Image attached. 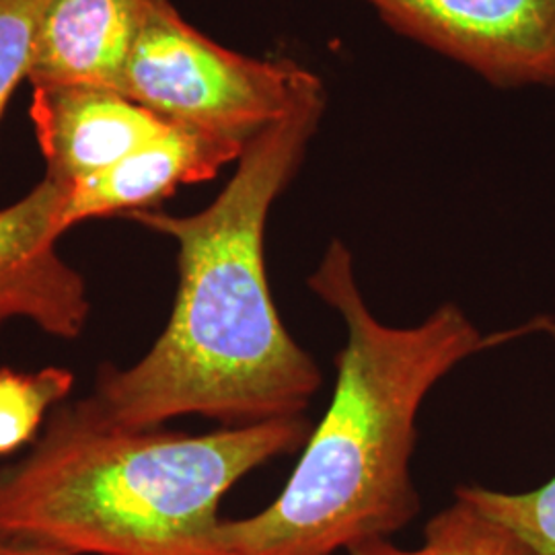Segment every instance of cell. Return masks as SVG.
I'll return each instance as SVG.
<instances>
[{"label":"cell","mask_w":555,"mask_h":555,"mask_svg":"<svg viewBox=\"0 0 555 555\" xmlns=\"http://www.w3.org/2000/svg\"><path fill=\"white\" fill-rule=\"evenodd\" d=\"M325 103L323 91L249 140L233 178L196 215H128L178 243V295L167 327L137 364L101 369L89 396L101 416L160 428L183 416L247 426L305 414L323 377L280 321L263 241Z\"/></svg>","instance_id":"6da1fadb"},{"label":"cell","mask_w":555,"mask_h":555,"mask_svg":"<svg viewBox=\"0 0 555 555\" xmlns=\"http://www.w3.org/2000/svg\"><path fill=\"white\" fill-rule=\"evenodd\" d=\"M309 288L346 325L336 393L280 496L258 515L220 522L224 555H334L401 531L420 513L410 476L420 405L459 362L490 348L453 302L414 327L378 321L337 238Z\"/></svg>","instance_id":"7a4b0ae2"},{"label":"cell","mask_w":555,"mask_h":555,"mask_svg":"<svg viewBox=\"0 0 555 555\" xmlns=\"http://www.w3.org/2000/svg\"><path fill=\"white\" fill-rule=\"evenodd\" d=\"M309 437L302 416L190 437L119 426L89 397L59 405L31 453L0 472V541L73 555H224L220 500Z\"/></svg>","instance_id":"3957f363"},{"label":"cell","mask_w":555,"mask_h":555,"mask_svg":"<svg viewBox=\"0 0 555 555\" xmlns=\"http://www.w3.org/2000/svg\"><path fill=\"white\" fill-rule=\"evenodd\" d=\"M118 91L169 124L247 144L325 89L297 62L243 56L151 0Z\"/></svg>","instance_id":"277c9868"},{"label":"cell","mask_w":555,"mask_h":555,"mask_svg":"<svg viewBox=\"0 0 555 555\" xmlns=\"http://www.w3.org/2000/svg\"><path fill=\"white\" fill-rule=\"evenodd\" d=\"M498 87H555V0H364Z\"/></svg>","instance_id":"5b68a950"},{"label":"cell","mask_w":555,"mask_h":555,"mask_svg":"<svg viewBox=\"0 0 555 555\" xmlns=\"http://www.w3.org/2000/svg\"><path fill=\"white\" fill-rule=\"evenodd\" d=\"M68 188L43 178L0 208V330L23 319L48 336L77 339L87 327L91 302L85 278L56 249Z\"/></svg>","instance_id":"8992f818"},{"label":"cell","mask_w":555,"mask_h":555,"mask_svg":"<svg viewBox=\"0 0 555 555\" xmlns=\"http://www.w3.org/2000/svg\"><path fill=\"white\" fill-rule=\"evenodd\" d=\"M29 118L46 178L64 185L114 167L171 126L119 91L89 85L34 87Z\"/></svg>","instance_id":"52a82bcc"},{"label":"cell","mask_w":555,"mask_h":555,"mask_svg":"<svg viewBox=\"0 0 555 555\" xmlns=\"http://www.w3.org/2000/svg\"><path fill=\"white\" fill-rule=\"evenodd\" d=\"M243 149L245 142L171 124L114 167L70 185L59 215V235L85 220L153 210L181 185L217 178Z\"/></svg>","instance_id":"ba28073f"},{"label":"cell","mask_w":555,"mask_h":555,"mask_svg":"<svg viewBox=\"0 0 555 555\" xmlns=\"http://www.w3.org/2000/svg\"><path fill=\"white\" fill-rule=\"evenodd\" d=\"M151 0H50L27 80L118 91Z\"/></svg>","instance_id":"9c48e42d"},{"label":"cell","mask_w":555,"mask_h":555,"mask_svg":"<svg viewBox=\"0 0 555 555\" xmlns=\"http://www.w3.org/2000/svg\"><path fill=\"white\" fill-rule=\"evenodd\" d=\"M348 555H539L520 537L476 506L456 498L433 516L417 550H401L389 539L358 543Z\"/></svg>","instance_id":"30bf717a"},{"label":"cell","mask_w":555,"mask_h":555,"mask_svg":"<svg viewBox=\"0 0 555 555\" xmlns=\"http://www.w3.org/2000/svg\"><path fill=\"white\" fill-rule=\"evenodd\" d=\"M75 375L64 366L36 373L0 369V456L31 442L52 408L70 396Z\"/></svg>","instance_id":"8fae6325"},{"label":"cell","mask_w":555,"mask_h":555,"mask_svg":"<svg viewBox=\"0 0 555 555\" xmlns=\"http://www.w3.org/2000/svg\"><path fill=\"white\" fill-rule=\"evenodd\" d=\"M533 327L555 337V321L537 319ZM455 496L476 506L520 537L539 555H555V477L541 488L506 494L481 486H461Z\"/></svg>","instance_id":"7c38bea8"},{"label":"cell","mask_w":555,"mask_h":555,"mask_svg":"<svg viewBox=\"0 0 555 555\" xmlns=\"http://www.w3.org/2000/svg\"><path fill=\"white\" fill-rule=\"evenodd\" d=\"M50 0H0V118L27 80L41 17Z\"/></svg>","instance_id":"4fadbf2b"},{"label":"cell","mask_w":555,"mask_h":555,"mask_svg":"<svg viewBox=\"0 0 555 555\" xmlns=\"http://www.w3.org/2000/svg\"><path fill=\"white\" fill-rule=\"evenodd\" d=\"M0 555H73L60 552L54 547L43 545H29V543H15V541H0Z\"/></svg>","instance_id":"5bb4252c"}]
</instances>
